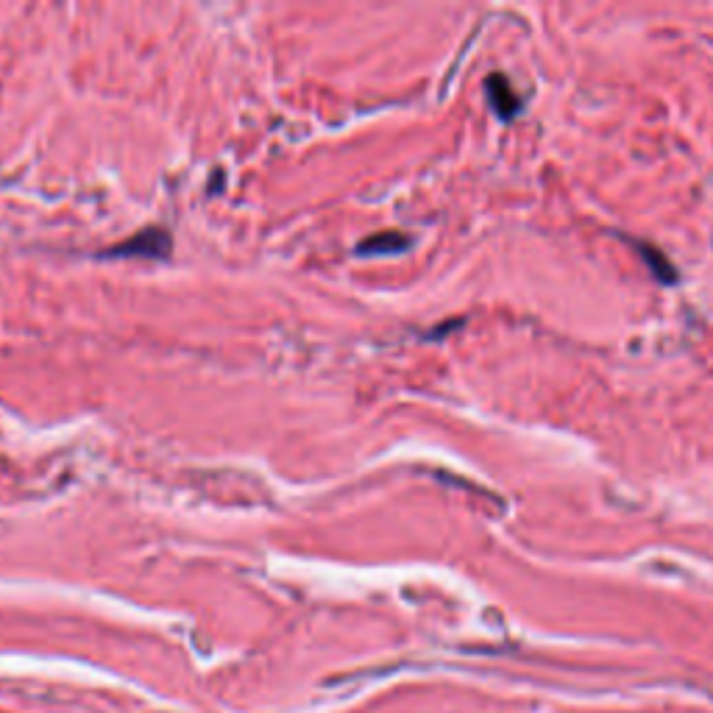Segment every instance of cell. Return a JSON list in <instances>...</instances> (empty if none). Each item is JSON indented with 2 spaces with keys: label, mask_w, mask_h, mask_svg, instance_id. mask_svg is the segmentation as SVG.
I'll return each mask as SVG.
<instances>
[{
  "label": "cell",
  "mask_w": 713,
  "mask_h": 713,
  "mask_svg": "<svg viewBox=\"0 0 713 713\" xmlns=\"http://www.w3.org/2000/svg\"><path fill=\"white\" fill-rule=\"evenodd\" d=\"M488 101H491L493 112L502 117V120H513V117L519 115V95L513 92V87L507 84V78L502 76V73L488 78Z\"/></svg>",
  "instance_id": "1"
},
{
  "label": "cell",
  "mask_w": 713,
  "mask_h": 713,
  "mask_svg": "<svg viewBox=\"0 0 713 713\" xmlns=\"http://www.w3.org/2000/svg\"><path fill=\"white\" fill-rule=\"evenodd\" d=\"M170 248V237L162 229H148L140 232L137 237H131L126 243H120V248H115V254L131 257V254H145V257H156V254H165Z\"/></svg>",
  "instance_id": "2"
},
{
  "label": "cell",
  "mask_w": 713,
  "mask_h": 713,
  "mask_svg": "<svg viewBox=\"0 0 713 713\" xmlns=\"http://www.w3.org/2000/svg\"><path fill=\"white\" fill-rule=\"evenodd\" d=\"M407 237L399 232H382L376 237H368L360 243V254H396V251H404L407 248Z\"/></svg>",
  "instance_id": "3"
},
{
  "label": "cell",
  "mask_w": 713,
  "mask_h": 713,
  "mask_svg": "<svg viewBox=\"0 0 713 713\" xmlns=\"http://www.w3.org/2000/svg\"><path fill=\"white\" fill-rule=\"evenodd\" d=\"M641 254H644V260H649V268L655 271V276L661 279V282H675V271H672V262L663 260L661 254L655 251V248H641Z\"/></svg>",
  "instance_id": "4"
}]
</instances>
